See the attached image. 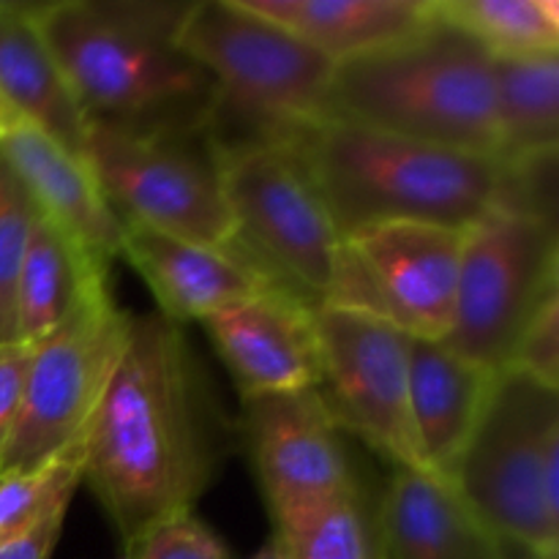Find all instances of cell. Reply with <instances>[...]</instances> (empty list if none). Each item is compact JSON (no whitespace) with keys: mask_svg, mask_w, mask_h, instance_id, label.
<instances>
[{"mask_svg":"<svg viewBox=\"0 0 559 559\" xmlns=\"http://www.w3.org/2000/svg\"><path fill=\"white\" fill-rule=\"evenodd\" d=\"M224 459V424L186 328L131 317L123 355L82 437V484L131 540L194 511Z\"/></svg>","mask_w":559,"mask_h":559,"instance_id":"obj_1","label":"cell"},{"mask_svg":"<svg viewBox=\"0 0 559 559\" xmlns=\"http://www.w3.org/2000/svg\"><path fill=\"white\" fill-rule=\"evenodd\" d=\"M186 5L167 0L33 3L87 123L142 131L213 126L216 87L178 44Z\"/></svg>","mask_w":559,"mask_h":559,"instance_id":"obj_2","label":"cell"},{"mask_svg":"<svg viewBox=\"0 0 559 559\" xmlns=\"http://www.w3.org/2000/svg\"><path fill=\"white\" fill-rule=\"evenodd\" d=\"M325 202L342 238L391 222L467 229L497 205L506 164L366 126L314 118L276 131Z\"/></svg>","mask_w":559,"mask_h":559,"instance_id":"obj_3","label":"cell"},{"mask_svg":"<svg viewBox=\"0 0 559 559\" xmlns=\"http://www.w3.org/2000/svg\"><path fill=\"white\" fill-rule=\"evenodd\" d=\"M322 118L500 158L495 58L435 0L424 25L336 63Z\"/></svg>","mask_w":559,"mask_h":559,"instance_id":"obj_4","label":"cell"},{"mask_svg":"<svg viewBox=\"0 0 559 559\" xmlns=\"http://www.w3.org/2000/svg\"><path fill=\"white\" fill-rule=\"evenodd\" d=\"M451 484L497 538L557 557V388L516 369L497 371Z\"/></svg>","mask_w":559,"mask_h":559,"instance_id":"obj_5","label":"cell"},{"mask_svg":"<svg viewBox=\"0 0 559 559\" xmlns=\"http://www.w3.org/2000/svg\"><path fill=\"white\" fill-rule=\"evenodd\" d=\"M178 44L216 87L213 134L271 136L322 118L336 63L243 0H194Z\"/></svg>","mask_w":559,"mask_h":559,"instance_id":"obj_6","label":"cell"},{"mask_svg":"<svg viewBox=\"0 0 559 559\" xmlns=\"http://www.w3.org/2000/svg\"><path fill=\"white\" fill-rule=\"evenodd\" d=\"M218 173L235 224L233 243L278 289L320 309L331 300L344 238L325 202L276 136H218Z\"/></svg>","mask_w":559,"mask_h":559,"instance_id":"obj_7","label":"cell"},{"mask_svg":"<svg viewBox=\"0 0 559 559\" xmlns=\"http://www.w3.org/2000/svg\"><path fill=\"white\" fill-rule=\"evenodd\" d=\"M82 158L120 224L216 249L233 243L213 126L142 131L87 123Z\"/></svg>","mask_w":559,"mask_h":559,"instance_id":"obj_8","label":"cell"},{"mask_svg":"<svg viewBox=\"0 0 559 559\" xmlns=\"http://www.w3.org/2000/svg\"><path fill=\"white\" fill-rule=\"evenodd\" d=\"M555 295H559L557 227L491 207L464 229L456 304L445 344L480 369H508L524 328Z\"/></svg>","mask_w":559,"mask_h":559,"instance_id":"obj_9","label":"cell"},{"mask_svg":"<svg viewBox=\"0 0 559 559\" xmlns=\"http://www.w3.org/2000/svg\"><path fill=\"white\" fill-rule=\"evenodd\" d=\"M131 317L112 289H104L33 344L20 420L0 475L38 467L85 437L123 355Z\"/></svg>","mask_w":559,"mask_h":559,"instance_id":"obj_10","label":"cell"},{"mask_svg":"<svg viewBox=\"0 0 559 559\" xmlns=\"http://www.w3.org/2000/svg\"><path fill=\"white\" fill-rule=\"evenodd\" d=\"M320 391L328 413L391 467L429 469L409 413V336L374 314L314 309ZM431 473V469H429Z\"/></svg>","mask_w":559,"mask_h":559,"instance_id":"obj_11","label":"cell"},{"mask_svg":"<svg viewBox=\"0 0 559 559\" xmlns=\"http://www.w3.org/2000/svg\"><path fill=\"white\" fill-rule=\"evenodd\" d=\"M464 229L426 222L371 224L344 238L325 306L388 320L409 338L445 342L456 304Z\"/></svg>","mask_w":559,"mask_h":559,"instance_id":"obj_12","label":"cell"},{"mask_svg":"<svg viewBox=\"0 0 559 559\" xmlns=\"http://www.w3.org/2000/svg\"><path fill=\"white\" fill-rule=\"evenodd\" d=\"M243 431L273 530L360 484L317 388L243 399Z\"/></svg>","mask_w":559,"mask_h":559,"instance_id":"obj_13","label":"cell"},{"mask_svg":"<svg viewBox=\"0 0 559 559\" xmlns=\"http://www.w3.org/2000/svg\"><path fill=\"white\" fill-rule=\"evenodd\" d=\"M200 325L243 399L304 391L320 382L314 309L284 289L271 287Z\"/></svg>","mask_w":559,"mask_h":559,"instance_id":"obj_14","label":"cell"},{"mask_svg":"<svg viewBox=\"0 0 559 559\" xmlns=\"http://www.w3.org/2000/svg\"><path fill=\"white\" fill-rule=\"evenodd\" d=\"M120 257L134 267L158 304V314L180 322H205L276 284L235 243H191L140 224H123Z\"/></svg>","mask_w":559,"mask_h":559,"instance_id":"obj_15","label":"cell"},{"mask_svg":"<svg viewBox=\"0 0 559 559\" xmlns=\"http://www.w3.org/2000/svg\"><path fill=\"white\" fill-rule=\"evenodd\" d=\"M0 158L16 175L38 211L74 235L98 262L120 257L123 224L104 202L85 158L0 102Z\"/></svg>","mask_w":559,"mask_h":559,"instance_id":"obj_16","label":"cell"},{"mask_svg":"<svg viewBox=\"0 0 559 559\" xmlns=\"http://www.w3.org/2000/svg\"><path fill=\"white\" fill-rule=\"evenodd\" d=\"M374 519L385 559H506V540L429 469L391 467Z\"/></svg>","mask_w":559,"mask_h":559,"instance_id":"obj_17","label":"cell"},{"mask_svg":"<svg viewBox=\"0 0 559 559\" xmlns=\"http://www.w3.org/2000/svg\"><path fill=\"white\" fill-rule=\"evenodd\" d=\"M495 374L469 364L445 342L409 338V413L420 453L440 478L451 480Z\"/></svg>","mask_w":559,"mask_h":559,"instance_id":"obj_18","label":"cell"},{"mask_svg":"<svg viewBox=\"0 0 559 559\" xmlns=\"http://www.w3.org/2000/svg\"><path fill=\"white\" fill-rule=\"evenodd\" d=\"M0 102L71 153H85L87 120L44 38L33 3L0 0Z\"/></svg>","mask_w":559,"mask_h":559,"instance_id":"obj_19","label":"cell"},{"mask_svg":"<svg viewBox=\"0 0 559 559\" xmlns=\"http://www.w3.org/2000/svg\"><path fill=\"white\" fill-rule=\"evenodd\" d=\"M104 289H112L109 267L74 235L36 211L16 284V338L41 342Z\"/></svg>","mask_w":559,"mask_h":559,"instance_id":"obj_20","label":"cell"},{"mask_svg":"<svg viewBox=\"0 0 559 559\" xmlns=\"http://www.w3.org/2000/svg\"><path fill=\"white\" fill-rule=\"evenodd\" d=\"M333 63L371 52L424 25L435 0H243Z\"/></svg>","mask_w":559,"mask_h":559,"instance_id":"obj_21","label":"cell"},{"mask_svg":"<svg viewBox=\"0 0 559 559\" xmlns=\"http://www.w3.org/2000/svg\"><path fill=\"white\" fill-rule=\"evenodd\" d=\"M495 104L502 162L557 151L559 55L495 58Z\"/></svg>","mask_w":559,"mask_h":559,"instance_id":"obj_22","label":"cell"},{"mask_svg":"<svg viewBox=\"0 0 559 559\" xmlns=\"http://www.w3.org/2000/svg\"><path fill=\"white\" fill-rule=\"evenodd\" d=\"M437 9L491 58L559 55L557 0H437Z\"/></svg>","mask_w":559,"mask_h":559,"instance_id":"obj_23","label":"cell"},{"mask_svg":"<svg viewBox=\"0 0 559 559\" xmlns=\"http://www.w3.org/2000/svg\"><path fill=\"white\" fill-rule=\"evenodd\" d=\"M273 533L282 535L293 559H385L364 484Z\"/></svg>","mask_w":559,"mask_h":559,"instance_id":"obj_24","label":"cell"},{"mask_svg":"<svg viewBox=\"0 0 559 559\" xmlns=\"http://www.w3.org/2000/svg\"><path fill=\"white\" fill-rule=\"evenodd\" d=\"M82 484V440L33 469L0 475V544L31 527L60 497Z\"/></svg>","mask_w":559,"mask_h":559,"instance_id":"obj_25","label":"cell"},{"mask_svg":"<svg viewBox=\"0 0 559 559\" xmlns=\"http://www.w3.org/2000/svg\"><path fill=\"white\" fill-rule=\"evenodd\" d=\"M36 202L0 158V344L16 338V284L31 238Z\"/></svg>","mask_w":559,"mask_h":559,"instance_id":"obj_26","label":"cell"},{"mask_svg":"<svg viewBox=\"0 0 559 559\" xmlns=\"http://www.w3.org/2000/svg\"><path fill=\"white\" fill-rule=\"evenodd\" d=\"M123 559H233L227 544L194 511L175 513L123 544Z\"/></svg>","mask_w":559,"mask_h":559,"instance_id":"obj_27","label":"cell"},{"mask_svg":"<svg viewBox=\"0 0 559 559\" xmlns=\"http://www.w3.org/2000/svg\"><path fill=\"white\" fill-rule=\"evenodd\" d=\"M508 369L559 391V295L546 300L519 338Z\"/></svg>","mask_w":559,"mask_h":559,"instance_id":"obj_28","label":"cell"},{"mask_svg":"<svg viewBox=\"0 0 559 559\" xmlns=\"http://www.w3.org/2000/svg\"><path fill=\"white\" fill-rule=\"evenodd\" d=\"M31 358L33 344H0V462H3V453L9 448L11 435H14L16 420H20Z\"/></svg>","mask_w":559,"mask_h":559,"instance_id":"obj_29","label":"cell"},{"mask_svg":"<svg viewBox=\"0 0 559 559\" xmlns=\"http://www.w3.org/2000/svg\"><path fill=\"white\" fill-rule=\"evenodd\" d=\"M71 497H60L47 508L31 527L16 533L14 538L0 544V559H49L63 533L66 513H69Z\"/></svg>","mask_w":559,"mask_h":559,"instance_id":"obj_30","label":"cell"},{"mask_svg":"<svg viewBox=\"0 0 559 559\" xmlns=\"http://www.w3.org/2000/svg\"><path fill=\"white\" fill-rule=\"evenodd\" d=\"M251 559H293V557H289V546L284 544L282 535L273 533L271 538H267V544L262 546V549Z\"/></svg>","mask_w":559,"mask_h":559,"instance_id":"obj_31","label":"cell"},{"mask_svg":"<svg viewBox=\"0 0 559 559\" xmlns=\"http://www.w3.org/2000/svg\"><path fill=\"white\" fill-rule=\"evenodd\" d=\"M506 559H557V557H551V555H540V551L527 549V546L508 544V546H506Z\"/></svg>","mask_w":559,"mask_h":559,"instance_id":"obj_32","label":"cell"}]
</instances>
